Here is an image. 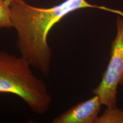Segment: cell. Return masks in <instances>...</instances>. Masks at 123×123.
Instances as JSON below:
<instances>
[{
    "mask_svg": "<svg viewBox=\"0 0 123 123\" xmlns=\"http://www.w3.org/2000/svg\"><path fill=\"white\" fill-rule=\"evenodd\" d=\"M96 123H123V110L117 107L107 108L100 117Z\"/></svg>",
    "mask_w": 123,
    "mask_h": 123,
    "instance_id": "5",
    "label": "cell"
},
{
    "mask_svg": "<svg viewBox=\"0 0 123 123\" xmlns=\"http://www.w3.org/2000/svg\"><path fill=\"white\" fill-rule=\"evenodd\" d=\"M31 65L23 58L0 52V93L17 95L35 113L49 110L52 98L45 83L37 78Z\"/></svg>",
    "mask_w": 123,
    "mask_h": 123,
    "instance_id": "2",
    "label": "cell"
},
{
    "mask_svg": "<svg viewBox=\"0 0 123 123\" xmlns=\"http://www.w3.org/2000/svg\"><path fill=\"white\" fill-rule=\"evenodd\" d=\"M12 27L11 9L6 0H0V29Z\"/></svg>",
    "mask_w": 123,
    "mask_h": 123,
    "instance_id": "6",
    "label": "cell"
},
{
    "mask_svg": "<svg viewBox=\"0 0 123 123\" xmlns=\"http://www.w3.org/2000/svg\"><path fill=\"white\" fill-rule=\"evenodd\" d=\"M99 96L80 102L53 120L54 123H96L101 109Z\"/></svg>",
    "mask_w": 123,
    "mask_h": 123,
    "instance_id": "4",
    "label": "cell"
},
{
    "mask_svg": "<svg viewBox=\"0 0 123 123\" xmlns=\"http://www.w3.org/2000/svg\"><path fill=\"white\" fill-rule=\"evenodd\" d=\"M120 84H121V86H123V76L122 79H121V81H120Z\"/></svg>",
    "mask_w": 123,
    "mask_h": 123,
    "instance_id": "7",
    "label": "cell"
},
{
    "mask_svg": "<svg viewBox=\"0 0 123 123\" xmlns=\"http://www.w3.org/2000/svg\"><path fill=\"white\" fill-rule=\"evenodd\" d=\"M116 37L112 43L111 57L99 85L92 90L99 96L102 105L115 108L117 89L123 76V17L116 18Z\"/></svg>",
    "mask_w": 123,
    "mask_h": 123,
    "instance_id": "3",
    "label": "cell"
},
{
    "mask_svg": "<svg viewBox=\"0 0 123 123\" xmlns=\"http://www.w3.org/2000/svg\"><path fill=\"white\" fill-rule=\"evenodd\" d=\"M11 9L12 27L17 34L21 56L46 76L50 71L53 53L48 43L50 30L64 17L77 10L98 9L123 17V12L90 4L87 0H65L48 8L30 5L24 0H6Z\"/></svg>",
    "mask_w": 123,
    "mask_h": 123,
    "instance_id": "1",
    "label": "cell"
}]
</instances>
